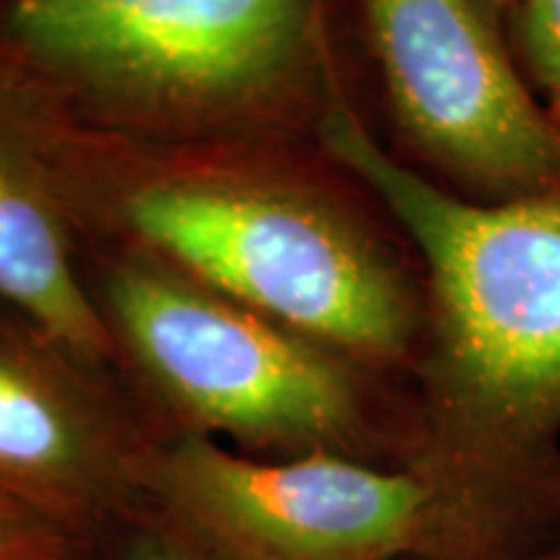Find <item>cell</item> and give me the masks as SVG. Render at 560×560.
<instances>
[{
	"mask_svg": "<svg viewBox=\"0 0 560 560\" xmlns=\"http://www.w3.org/2000/svg\"><path fill=\"white\" fill-rule=\"evenodd\" d=\"M100 374L0 301V495L79 542L140 506L153 444Z\"/></svg>",
	"mask_w": 560,
	"mask_h": 560,
	"instance_id": "52a82bcc",
	"label": "cell"
},
{
	"mask_svg": "<svg viewBox=\"0 0 560 560\" xmlns=\"http://www.w3.org/2000/svg\"><path fill=\"white\" fill-rule=\"evenodd\" d=\"M151 514L156 520H138L128 532L120 560H219L156 511Z\"/></svg>",
	"mask_w": 560,
	"mask_h": 560,
	"instance_id": "8fae6325",
	"label": "cell"
},
{
	"mask_svg": "<svg viewBox=\"0 0 560 560\" xmlns=\"http://www.w3.org/2000/svg\"><path fill=\"white\" fill-rule=\"evenodd\" d=\"M478 3H480L482 9H486L495 21H501L503 16H506L509 5L514 3V0H478Z\"/></svg>",
	"mask_w": 560,
	"mask_h": 560,
	"instance_id": "7c38bea8",
	"label": "cell"
},
{
	"mask_svg": "<svg viewBox=\"0 0 560 560\" xmlns=\"http://www.w3.org/2000/svg\"><path fill=\"white\" fill-rule=\"evenodd\" d=\"M79 545L60 524L0 495V560H73Z\"/></svg>",
	"mask_w": 560,
	"mask_h": 560,
	"instance_id": "30bf717a",
	"label": "cell"
},
{
	"mask_svg": "<svg viewBox=\"0 0 560 560\" xmlns=\"http://www.w3.org/2000/svg\"><path fill=\"white\" fill-rule=\"evenodd\" d=\"M140 503L219 560H444L439 493L410 465L255 457L182 431L151 444Z\"/></svg>",
	"mask_w": 560,
	"mask_h": 560,
	"instance_id": "5b68a950",
	"label": "cell"
},
{
	"mask_svg": "<svg viewBox=\"0 0 560 560\" xmlns=\"http://www.w3.org/2000/svg\"><path fill=\"white\" fill-rule=\"evenodd\" d=\"M524 560H560V540L552 542L550 548L535 552V556H529V558H524Z\"/></svg>",
	"mask_w": 560,
	"mask_h": 560,
	"instance_id": "4fadbf2b",
	"label": "cell"
},
{
	"mask_svg": "<svg viewBox=\"0 0 560 560\" xmlns=\"http://www.w3.org/2000/svg\"><path fill=\"white\" fill-rule=\"evenodd\" d=\"M503 19L529 81L552 96L560 89V0H514Z\"/></svg>",
	"mask_w": 560,
	"mask_h": 560,
	"instance_id": "9c48e42d",
	"label": "cell"
},
{
	"mask_svg": "<svg viewBox=\"0 0 560 560\" xmlns=\"http://www.w3.org/2000/svg\"><path fill=\"white\" fill-rule=\"evenodd\" d=\"M0 73L159 140L317 130L340 96L325 0H0Z\"/></svg>",
	"mask_w": 560,
	"mask_h": 560,
	"instance_id": "3957f363",
	"label": "cell"
},
{
	"mask_svg": "<svg viewBox=\"0 0 560 560\" xmlns=\"http://www.w3.org/2000/svg\"><path fill=\"white\" fill-rule=\"evenodd\" d=\"M117 350L185 423L268 457L332 452L408 465V441L382 423L355 361L278 325L140 249L102 278Z\"/></svg>",
	"mask_w": 560,
	"mask_h": 560,
	"instance_id": "277c9868",
	"label": "cell"
},
{
	"mask_svg": "<svg viewBox=\"0 0 560 560\" xmlns=\"http://www.w3.org/2000/svg\"><path fill=\"white\" fill-rule=\"evenodd\" d=\"M0 301L32 319L91 369L104 371L120 355L102 306L75 270L73 226L3 102Z\"/></svg>",
	"mask_w": 560,
	"mask_h": 560,
	"instance_id": "ba28073f",
	"label": "cell"
},
{
	"mask_svg": "<svg viewBox=\"0 0 560 560\" xmlns=\"http://www.w3.org/2000/svg\"><path fill=\"white\" fill-rule=\"evenodd\" d=\"M70 226L89 221L363 369L416 363L423 306L366 226L244 143L104 130L0 73Z\"/></svg>",
	"mask_w": 560,
	"mask_h": 560,
	"instance_id": "7a4b0ae2",
	"label": "cell"
},
{
	"mask_svg": "<svg viewBox=\"0 0 560 560\" xmlns=\"http://www.w3.org/2000/svg\"><path fill=\"white\" fill-rule=\"evenodd\" d=\"M389 107L425 161L478 200L560 195V122L478 0H363Z\"/></svg>",
	"mask_w": 560,
	"mask_h": 560,
	"instance_id": "8992f818",
	"label": "cell"
},
{
	"mask_svg": "<svg viewBox=\"0 0 560 560\" xmlns=\"http://www.w3.org/2000/svg\"><path fill=\"white\" fill-rule=\"evenodd\" d=\"M550 100H552V107H556V112H552V117H556V120L560 122V89L550 96Z\"/></svg>",
	"mask_w": 560,
	"mask_h": 560,
	"instance_id": "5bb4252c",
	"label": "cell"
},
{
	"mask_svg": "<svg viewBox=\"0 0 560 560\" xmlns=\"http://www.w3.org/2000/svg\"><path fill=\"white\" fill-rule=\"evenodd\" d=\"M317 138L429 276L410 467L436 488L444 560L560 540V195L467 200L395 159L340 96Z\"/></svg>",
	"mask_w": 560,
	"mask_h": 560,
	"instance_id": "6da1fadb",
	"label": "cell"
}]
</instances>
